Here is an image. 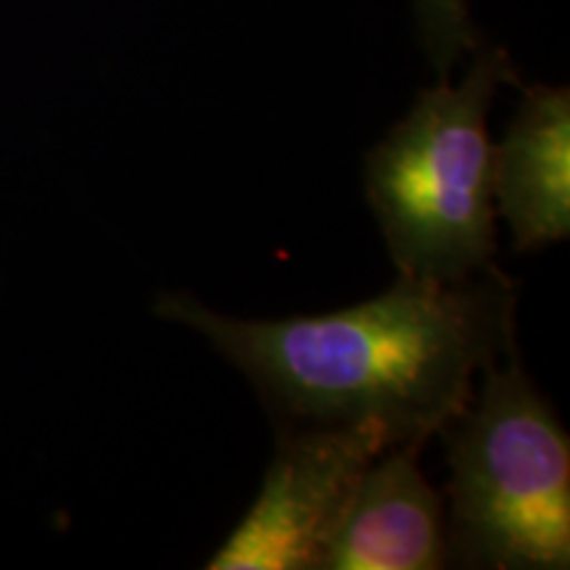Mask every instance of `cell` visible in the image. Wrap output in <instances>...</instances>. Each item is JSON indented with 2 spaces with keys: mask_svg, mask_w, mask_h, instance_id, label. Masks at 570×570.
<instances>
[{
  "mask_svg": "<svg viewBox=\"0 0 570 570\" xmlns=\"http://www.w3.org/2000/svg\"><path fill=\"white\" fill-rule=\"evenodd\" d=\"M515 304L494 269L465 283L399 277L327 315L238 320L180 291L154 309L238 367L277 428H370L399 446L441 433L473 399L475 373L515 352Z\"/></svg>",
  "mask_w": 570,
  "mask_h": 570,
  "instance_id": "6da1fadb",
  "label": "cell"
},
{
  "mask_svg": "<svg viewBox=\"0 0 570 570\" xmlns=\"http://www.w3.org/2000/svg\"><path fill=\"white\" fill-rule=\"evenodd\" d=\"M504 51H479L460 85L417 96L365 161V190L399 277L465 283L494 273V146L487 117L515 85Z\"/></svg>",
  "mask_w": 570,
  "mask_h": 570,
  "instance_id": "7a4b0ae2",
  "label": "cell"
},
{
  "mask_svg": "<svg viewBox=\"0 0 570 570\" xmlns=\"http://www.w3.org/2000/svg\"><path fill=\"white\" fill-rule=\"evenodd\" d=\"M441 428L449 462V560L491 570L570 566V439L518 352Z\"/></svg>",
  "mask_w": 570,
  "mask_h": 570,
  "instance_id": "3957f363",
  "label": "cell"
},
{
  "mask_svg": "<svg viewBox=\"0 0 570 570\" xmlns=\"http://www.w3.org/2000/svg\"><path fill=\"white\" fill-rule=\"evenodd\" d=\"M386 449L370 428H277L259 494L206 568L317 570L348 497Z\"/></svg>",
  "mask_w": 570,
  "mask_h": 570,
  "instance_id": "277c9868",
  "label": "cell"
},
{
  "mask_svg": "<svg viewBox=\"0 0 570 570\" xmlns=\"http://www.w3.org/2000/svg\"><path fill=\"white\" fill-rule=\"evenodd\" d=\"M423 444L370 462L348 497L317 570H439L449 562L444 499L420 470Z\"/></svg>",
  "mask_w": 570,
  "mask_h": 570,
  "instance_id": "5b68a950",
  "label": "cell"
},
{
  "mask_svg": "<svg viewBox=\"0 0 570 570\" xmlns=\"http://www.w3.org/2000/svg\"><path fill=\"white\" fill-rule=\"evenodd\" d=\"M494 202L512 246L533 252L570 235V92L525 88L520 109L494 146Z\"/></svg>",
  "mask_w": 570,
  "mask_h": 570,
  "instance_id": "8992f818",
  "label": "cell"
},
{
  "mask_svg": "<svg viewBox=\"0 0 570 570\" xmlns=\"http://www.w3.org/2000/svg\"><path fill=\"white\" fill-rule=\"evenodd\" d=\"M415 6L417 35L428 59L436 67L441 80L462 56L479 51V35L470 21L468 0H412Z\"/></svg>",
  "mask_w": 570,
  "mask_h": 570,
  "instance_id": "52a82bcc",
  "label": "cell"
}]
</instances>
